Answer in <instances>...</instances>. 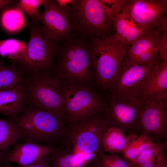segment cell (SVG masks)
I'll return each mask as SVG.
<instances>
[{
	"label": "cell",
	"mask_w": 167,
	"mask_h": 167,
	"mask_svg": "<svg viewBox=\"0 0 167 167\" xmlns=\"http://www.w3.org/2000/svg\"><path fill=\"white\" fill-rule=\"evenodd\" d=\"M19 127L23 140L56 147L60 143L68 125L50 113L30 105L14 120Z\"/></svg>",
	"instance_id": "7a4b0ae2"
},
{
	"label": "cell",
	"mask_w": 167,
	"mask_h": 167,
	"mask_svg": "<svg viewBox=\"0 0 167 167\" xmlns=\"http://www.w3.org/2000/svg\"><path fill=\"white\" fill-rule=\"evenodd\" d=\"M51 71L32 75L25 79L26 101L30 105L46 111L66 122L64 101L60 88V79Z\"/></svg>",
	"instance_id": "8992f818"
},
{
	"label": "cell",
	"mask_w": 167,
	"mask_h": 167,
	"mask_svg": "<svg viewBox=\"0 0 167 167\" xmlns=\"http://www.w3.org/2000/svg\"><path fill=\"white\" fill-rule=\"evenodd\" d=\"M108 124L101 138L103 151L109 154H121L137 135L127 136L120 129Z\"/></svg>",
	"instance_id": "d6986e66"
},
{
	"label": "cell",
	"mask_w": 167,
	"mask_h": 167,
	"mask_svg": "<svg viewBox=\"0 0 167 167\" xmlns=\"http://www.w3.org/2000/svg\"><path fill=\"white\" fill-rule=\"evenodd\" d=\"M27 95L25 81L15 87L0 91V113L14 120L24 109Z\"/></svg>",
	"instance_id": "ac0fdd59"
},
{
	"label": "cell",
	"mask_w": 167,
	"mask_h": 167,
	"mask_svg": "<svg viewBox=\"0 0 167 167\" xmlns=\"http://www.w3.org/2000/svg\"><path fill=\"white\" fill-rule=\"evenodd\" d=\"M152 65L122 62L108 90L109 96L129 97L139 100Z\"/></svg>",
	"instance_id": "7c38bea8"
},
{
	"label": "cell",
	"mask_w": 167,
	"mask_h": 167,
	"mask_svg": "<svg viewBox=\"0 0 167 167\" xmlns=\"http://www.w3.org/2000/svg\"><path fill=\"white\" fill-rule=\"evenodd\" d=\"M5 167H11V165L10 163H7Z\"/></svg>",
	"instance_id": "836d02e7"
},
{
	"label": "cell",
	"mask_w": 167,
	"mask_h": 167,
	"mask_svg": "<svg viewBox=\"0 0 167 167\" xmlns=\"http://www.w3.org/2000/svg\"><path fill=\"white\" fill-rule=\"evenodd\" d=\"M60 88L68 125L74 124L105 109L106 103L89 87L60 81Z\"/></svg>",
	"instance_id": "5b68a950"
},
{
	"label": "cell",
	"mask_w": 167,
	"mask_h": 167,
	"mask_svg": "<svg viewBox=\"0 0 167 167\" xmlns=\"http://www.w3.org/2000/svg\"><path fill=\"white\" fill-rule=\"evenodd\" d=\"M27 44L14 39L0 40V56L11 60L21 68L24 62Z\"/></svg>",
	"instance_id": "44dd1931"
},
{
	"label": "cell",
	"mask_w": 167,
	"mask_h": 167,
	"mask_svg": "<svg viewBox=\"0 0 167 167\" xmlns=\"http://www.w3.org/2000/svg\"><path fill=\"white\" fill-rule=\"evenodd\" d=\"M17 0H0V15L5 10L14 7Z\"/></svg>",
	"instance_id": "1f68e13d"
},
{
	"label": "cell",
	"mask_w": 167,
	"mask_h": 167,
	"mask_svg": "<svg viewBox=\"0 0 167 167\" xmlns=\"http://www.w3.org/2000/svg\"><path fill=\"white\" fill-rule=\"evenodd\" d=\"M167 146V142L155 143L144 150L130 165L131 167H138L140 165L156 158Z\"/></svg>",
	"instance_id": "83f0119b"
},
{
	"label": "cell",
	"mask_w": 167,
	"mask_h": 167,
	"mask_svg": "<svg viewBox=\"0 0 167 167\" xmlns=\"http://www.w3.org/2000/svg\"><path fill=\"white\" fill-rule=\"evenodd\" d=\"M13 146L10 151L0 152L1 167H5L10 162L16 163L19 167L31 164L51 154L55 148L30 141L17 143Z\"/></svg>",
	"instance_id": "9a60e30c"
},
{
	"label": "cell",
	"mask_w": 167,
	"mask_h": 167,
	"mask_svg": "<svg viewBox=\"0 0 167 167\" xmlns=\"http://www.w3.org/2000/svg\"><path fill=\"white\" fill-rule=\"evenodd\" d=\"M154 143L144 134L135 136L121 155L129 165L133 163L144 150L153 145Z\"/></svg>",
	"instance_id": "d4e9b609"
},
{
	"label": "cell",
	"mask_w": 167,
	"mask_h": 167,
	"mask_svg": "<svg viewBox=\"0 0 167 167\" xmlns=\"http://www.w3.org/2000/svg\"><path fill=\"white\" fill-rule=\"evenodd\" d=\"M146 33L141 26L124 12L121 11L112 22L111 34L122 43L131 45Z\"/></svg>",
	"instance_id": "e0dca14e"
},
{
	"label": "cell",
	"mask_w": 167,
	"mask_h": 167,
	"mask_svg": "<svg viewBox=\"0 0 167 167\" xmlns=\"http://www.w3.org/2000/svg\"><path fill=\"white\" fill-rule=\"evenodd\" d=\"M58 146L81 155L92 165L99 154L104 152L101 143V130L98 121L92 116L68 125Z\"/></svg>",
	"instance_id": "52a82bcc"
},
{
	"label": "cell",
	"mask_w": 167,
	"mask_h": 167,
	"mask_svg": "<svg viewBox=\"0 0 167 167\" xmlns=\"http://www.w3.org/2000/svg\"><path fill=\"white\" fill-rule=\"evenodd\" d=\"M167 97V61L153 65L145 81L139 100Z\"/></svg>",
	"instance_id": "2e32d148"
},
{
	"label": "cell",
	"mask_w": 167,
	"mask_h": 167,
	"mask_svg": "<svg viewBox=\"0 0 167 167\" xmlns=\"http://www.w3.org/2000/svg\"><path fill=\"white\" fill-rule=\"evenodd\" d=\"M94 79L102 89L108 90L130 45L115 39L111 34L91 40Z\"/></svg>",
	"instance_id": "277c9868"
},
{
	"label": "cell",
	"mask_w": 167,
	"mask_h": 167,
	"mask_svg": "<svg viewBox=\"0 0 167 167\" xmlns=\"http://www.w3.org/2000/svg\"><path fill=\"white\" fill-rule=\"evenodd\" d=\"M30 39L25 58L21 69L31 75L55 69L58 44L48 38L42 31L39 20L28 24Z\"/></svg>",
	"instance_id": "ba28073f"
},
{
	"label": "cell",
	"mask_w": 167,
	"mask_h": 167,
	"mask_svg": "<svg viewBox=\"0 0 167 167\" xmlns=\"http://www.w3.org/2000/svg\"><path fill=\"white\" fill-rule=\"evenodd\" d=\"M104 116L108 124L121 130L126 135H138L136 128L142 110V102L137 98L110 96Z\"/></svg>",
	"instance_id": "30bf717a"
},
{
	"label": "cell",
	"mask_w": 167,
	"mask_h": 167,
	"mask_svg": "<svg viewBox=\"0 0 167 167\" xmlns=\"http://www.w3.org/2000/svg\"><path fill=\"white\" fill-rule=\"evenodd\" d=\"M122 11L127 13L146 33L167 31V0H126Z\"/></svg>",
	"instance_id": "9c48e42d"
},
{
	"label": "cell",
	"mask_w": 167,
	"mask_h": 167,
	"mask_svg": "<svg viewBox=\"0 0 167 167\" xmlns=\"http://www.w3.org/2000/svg\"><path fill=\"white\" fill-rule=\"evenodd\" d=\"M112 24L121 12L126 0H101Z\"/></svg>",
	"instance_id": "f1b7e54d"
},
{
	"label": "cell",
	"mask_w": 167,
	"mask_h": 167,
	"mask_svg": "<svg viewBox=\"0 0 167 167\" xmlns=\"http://www.w3.org/2000/svg\"><path fill=\"white\" fill-rule=\"evenodd\" d=\"M44 10L40 13L41 28L49 39L58 43L74 32L73 25L66 7L51 0Z\"/></svg>",
	"instance_id": "4fadbf2b"
},
{
	"label": "cell",
	"mask_w": 167,
	"mask_h": 167,
	"mask_svg": "<svg viewBox=\"0 0 167 167\" xmlns=\"http://www.w3.org/2000/svg\"><path fill=\"white\" fill-rule=\"evenodd\" d=\"M51 154L31 164L20 167H51Z\"/></svg>",
	"instance_id": "4dcf8cb0"
},
{
	"label": "cell",
	"mask_w": 167,
	"mask_h": 167,
	"mask_svg": "<svg viewBox=\"0 0 167 167\" xmlns=\"http://www.w3.org/2000/svg\"><path fill=\"white\" fill-rule=\"evenodd\" d=\"M160 34L147 33L140 37L128 49L122 62L131 65H152L161 59L158 56Z\"/></svg>",
	"instance_id": "5bb4252c"
},
{
	"label": "cell",
	"mask_w": 167,
	"mask_h": 167,
	"mask_svg": "<svg viewBox=\"0 0 167 167\" xmlns=\"http://www.w3.org/2000/svg\"><path fill=\"white\" fill-rule=\"evenodd\" d=\"M58 44L56 75L61 81L89 87L94 79L91 39L74 32Z\"/></svg>",
	"instance_id": "6da1fadb"
},
{
	"label": "cell",
	"mask_w": 167,
	"mask_h": 167,
	"mask_svg": "<svg viewBox=\"0 0 167 167\" xmlns=\"http://www.w3.org/2000/svg\"><path fill=\"white\" fill-rule=\"evenodd\" d=\"M27 23L22 12L14 7L8 8L0 15V25L9 34H14L22 30Z\"/></svg>",
	"instance_id": "cb8c5ba5"
},
{
	"label": "cell",
	"mask_w": 167,
	"mask_h": 167,
	"mask_svg": "<svg viewBox=\"0 0 167 167\" xmlns=\"http://www.w3.org/2000/svg\"><path fill=\"white\" fill-rule=\"evenodd\" d=\"M160 36L158 57L162 60L167 61V31L161 32Z\"/></svg>",
	"instance_id": "f546056e"
},
{
	"label": "cell",
	"mask_w": 167,
	"mask_h": 167,
	"mask_svg": "<svg viewBox=\"0 0 167 167\" xmlns=\"http://www.w3.org/2000/svg\"><path fill=\"white\" fill-rule=\"evenodd\" d=\"M142 110L136 131L154 143L167 142V98L141 101Z\"/></svg>",
	"instance_id": "8fae6325"
},
{
	"label": "cell",
	"mask_w": 167,
	"mask_h": 167,
	"mask_svg": "<svg viewBox=\"0 0 167 167\" xmlns=\"http://www.w3.org/2000/svg\"><path fill=\"white\" fill-rule=\"evenodd\" d=\"M155 167H167V161L164 152L161 153L159 160Z\"/></svg>",
	"instance_id": "d6a6232c"
},
{
	"label": "cell",
	"mask_w": 167,
	"mask_h": 167,
	"mask_svg": "<svg viewBox=\"0 0 167 167\" xmlns=\"http://www.w3.org/2000/svg\"><path fill=\"white\" fill-rule=\"evenodd\" d=\"M24 74L15 62L6 66L0 61V91L13 88L24 82Z\"/></svg>",
	"instance_id": "603a6c76"
},
{
	"label": "cell",
	"mask_w": 167,
	"mask_h": 167,
	"mask_svg": "<svg viewBox=\"0 0 167 167\" xmlns=\"http://www.w3.org/2000/svg\"><path fill=\"white\" fill-rule=\"evenodd\" d=\"M66 7L75 33L91 40L111 34L112 23L101 0H73Z\"/></svg>",
	"instance_id": "3957f363"
},
{
	"label": "cell",
	"mask_w": 167,
	"mask_h": 167,
	"mask_svg": "<svg viewBox=\"0 0 167 167\" xmlns=\"http://www.w3.org/2000/svg\"><path fill=\"white\" fill-rule=\"evenodd\" d=\"M22 140V133L16 122L0 118V152L10 151L11 146Z\"/></svg>",
	"instance_id": "7402d4cb"
},
{
	"label": "cell",
	"mask_w": 167,
	"mask_h": 167,
	"mask_svg": "<svg viewBox=\"0 0 167 167\" xmlns=\"http://www.w3.org/2000/svg\"><path fill=\"white\" fill-rule=\"evenodd\" d=\"M51 167H92L80 155L58 146L51 154Z\"/></svg>",
	"instance_id": "ffe728a7"
},
{
	"label": "cell",
	"mask_w": 167,
	"mask_h": 167,
	"mask_svg": "<svg viewBox=\"0 0 167 167\" xmlns=\"http://www.w3.org/2000/svg\"><path fill=\"white\" fill-rule=\"evenodd\" d=\"M92 167H131L120 154H99Z\"/></svg>",
	"instance_id": "4316f807"
},
{
	"label": "cell",
	"mask_w": 167,
	"mask_h": 167,
	"mask_svg": "<svg viewBox=\"0 0 167 167\" xmlns=\"http://www.w3.org/2000/svg\"><path fill=\"white\" fill-rule=\"evenodd\" d=\"M51 0H17L14 8L26 14L30 19L31 21L39 20V6L44 8L49 4Z\"/></svg>",
	"instance_id": "484cf974"
}]
</instances>
